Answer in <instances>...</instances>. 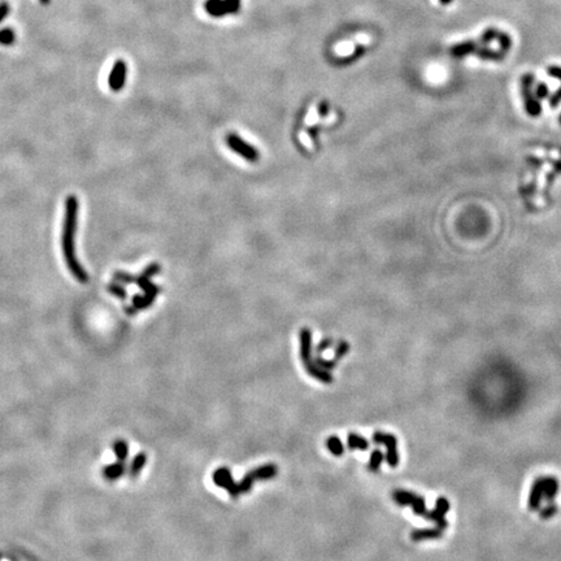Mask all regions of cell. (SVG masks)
Instances as JSON below:
<instances>
[{
	"mask_svg": "<svg viewBox=\"0 0 561 561\" xmlns=\"http://www.w3.org/2000/svg\"><path fill=\"white\" fill-rule=\"evenodd\" d=\"M77 215H78V202L74 195H70L66 199L65 221H64L63 231V248L65 256L66 264L69 266L73 275L82 284H86L88 279L85 269L78 264L74 253V235L77 229Z\"/></svg>",
	"mask_w": 561,
	"mask_h": 561,
	"instance_id": "6da1fadb",
	"label": "cell"
},
{
	"mask_svg": "<svg viewBox=\"0 0 561 561\" xmlns=\"http://www.w3.org/2000/svg\"><path fill=\"white\" fill-rule=\"evenodd\" d=\"M535 81V77L531 73H526L521 77V91H522V98L525 101V108L529 116L538 117L542 112V105L539 100L536 99L535 94L533 92V85Z\"/></svg>",
	"mask_w": 561,
	"mask_h": 561,
	"instance_id": "7a4b0ae2",
	"label": "cell"
},
{
	"mask_svg": "<svg viewBox=\"0 0 561 561\" xmlns=\"http://www.w3.org/2000/svg\"><path fill=\"white\" fill-rule=\"evenodd\" d=\"M213 482H215V485L226 490L233 498H238L239 495H242L239 490V485L234 481L231 472L227 468L222 467L216 470L215 473H213Z\"/></svg>",
	"mask_w": 561,
	"mask_h": 561,
	"instance_id": "3957f363",
	"label": "cell"
},
{
	"mask_svg": "<svg viewBox=\"0 0 561 561\" xmlns=\"http://www.w3.org/2000/svg\"><path fill=\"white\" fill-rule=\"evenodd\" d=\"M373 442L375 443H383L387 447V463L390 464L391 467H396L397 465V451H396V439L395 437L390 434H385V433H374L373 434Z\"/></svg>",
	"mask_w": 561,
	"mask_h": 561,
	"instance_id": "277c9868",
	"label": "cell"
},
{
	"mask_svg": "<svg viewBox=\"0 0 561 561\" xmlns=\"http://www.w3.org/2000/svg\"><path fill=\"white\" fill-rule=\"evenodd\" d=\"M226 142H227V145H229V147H230L233 151H235L237 154L242 155L243 158L247 159V160H249V161L257 160V152H256V150L252 149V147H251L249 145H247L246 142H243L242 139H240L239 136L235 135V134H230V135H227Z\"/></svg>",
	"mask_w": 561,
	"mask_h": 561,
	"instance_id": "5b68a950",
	"label": "cell"
},
{
	"mask_svg": "<svg viewBox=\"0 0 561 561\" xmlns=\"http://www.w3.org/2000/svg\"><path fill=\"white\" fill-rule=\"evenodd\" d=\"M239 7V0H226V2H220V0H211L205 4L207 12H209L213 16H221L227 12H235Z\"/></svg>",
	"mask_w": 561,
	"mask_h": 561,
	"instance_id": "8992f818",
	"label": "cell"
},
{
	"mask_svg": "<svg viewBox=\"0 0 561 561\" xmlns=\"http://www.w3.org/2000/svg\"><path fill=\"white\" fill-rule=\"evenodd\" d=\"M300 356L303 363L312 360V334L308 329L300 331Z\"/></svg>",
	"mask_w": 561,
	"mask_h": 561,
	"instance_id": "52a82bcc",
	"label": "cell"
},
{
	"mask_svg": "<svg viewBox=\"0 0 561 561\" xmlns=\"http://www.w3.org/2000/svg\"><path fill=\"white\" fill-rule=\"evenodd\" d=\"M304 366H306L308 374L311 375V377H313V378L319 379V381L324 382V383H331V382H333V375H331L328 370H325V369H322L321 366L317 365L313 360L304 363Z\"/></svg>",
	"mask_w": 561,
	"mask_h": 561,
	"instance_id": "ba28073f",
	"label": "cell"
},
{
	"mask_svg": "<svg viewBox=\"0 0 561 561\" xmlns=\"http://www.w3.org/2000/svg\"><path fill=\"white\" fill-rule=\"evenodd\" d=\"M478 46V41H465L463 43L454 44L451 50H450V54L454 57H459L460 59V57L468 56V55H473Z\"/></svg>",
	"mask_w": 561,
	"mask_h": 561,
	"instance_id": "9c48e42d",
	"label": "cell"
},
{
	"mask_svg": "<svg viewBox=\"0 0 561 561\" xmlns=\"http://www.w3.org/2000/svg\"><path fill=\"white\" fill-rule=\"evenodd\" d=\"M505 54L507 52H504L503 50H492V48H489L487 46H481L479 44L478 47H477V50L474 51V56L479 57V59H482V60H494V61H498V60H501V59H504L505 57Z\"/></svg>",
	"mask_w": 561,
	"mask_h": 561,
	"instance_id": "30bf717a",
	"label": "cell"
},
{
	"mask_svg": "<svg viewBox=\"0 0 561 561\" xmlns=\"http://www.w3.org/2000/svg\"><path fill=\"white\" fill-rule=\"evenodd\" d=\"M251 472H252L256 481H266V479H271L273 477L277 476L278 469L274 464H266V465H261V467L256 468Z\"/></svg>",
	"mask_w": 561,
	"mask_h": 561,
	"instance_id": "8fae6325",
	"label": "cell"
},
{
	"mask_svg": "<svg viewBox=\"0 0 561 561\" xmlns=\"http://www.w3.org/2000/svg\"><path fill=\"white\" fill-rule=\"evenodd\" d=\"M347 443H348V448L350 450H359V451H366L369 448V442L365 438L360 437L359 434L351 433L348 434L347 438Z\"/></svg>",
	"mask_w": 561,
	"mask_h": 561,
	"instance_id": "7c38bea8",
	"label": "cell"
},
{
	"mask_svg": "<svg viewBox=\"0 0 561 561\" xmlns=\"http://www.w3.org/2000/svg\"><path fill=\"white\" fill-rule=\"evenodd\" d=\"M123 78H125V69H123V65L122 64H118V65L112 69V72H110V78H109V85L112 88H120L121 86H122V82H123Z\"/></svg>",
	"mask_w": 561,
	"mask_h": 561,
	"instance_id": "4fadbf2b",
	"label": "cell"
},
{
	"mask_svg": "<svg viewBox=\"0 0 561 561\" xmlns=\"http://www.w3.org/2000/svg\"><path fill=\"white\" fill-rule=\"evenodd\" d=\"M326 447H328L329 451L334 455V456H342V455L344 454L343 443H342L341 439L338 438V437H335V435L329 437V439L326 441Z\"/></svg>",
	"mask_w": 561,
	"mask_h": 561,
	"instance_id": "5bb4252c",
	"label": "cell"
},
{
	"mask_svg": "<svg viewBox=\"0 0 561 561\" xmlns=\"http://www.w3.org/2000/svg\"><path fill=\"white\" fill-rule=\"evenodd\" d=\"M255 482H256V479H255V477H253L252 472H248L246 476L243 477L242 481L238 483V485H239L240 494H246V492L251 491V489H252V486Z\"/></svg>",
	"mask_w": 561,
	"mask_h": 561,
	"instance_id": "9a60e30c",
	"label": "cell"
},
{
	"mask_svg": "<svg viewBox=\"0 0 561 561\" xmlns=\"http://www.w3.org/2000/svg\"><path fill=\"white\" fill-rule=\"evenodd\" d=\"M498 34H499V30H498V29H494V28L486 29L485 32L482 33V35L479 37L478 43L481 44V46H487V44H489L490 42H492V41H494V39H496V37H498Z\"/></svg>",
	"mask_w": 561,
	"mask_h": 561,
	"instance_id": "2e32d148",
	"label": "cell"
},
{
	"mask_svg": "<svg viewBox=\"0 0 561 561\" xmlns=\"http://www.w3.org/2000/svg\"><path fill=\"white\" fill-rule=\"evenodd\" d=\"M382 461H383V454L379 450L373 451L372 456H370V461H369V469L372 470V472H377L379 469V465H381Z\"/></svg>",
	"mask_w": 561,
	"mask_h": 561,
	"instance_id": "e0dca14e",
	"label": "cell"
},
{
	"mask_svg": "<svg viewBox=\"0 0 561 561\" xmlns=\"http://www.w3.org/2000/svg\"><path fill=\"white\" fill-rule=\"evenodd\" d=\"M496 41H498L499 47H500V50H503V51H504V52H507L508 50H511V47H512V38H511V37H509V35L507 34V33L499 32L498 37H496Z\"/></svg>",
	"mask_w": 561,
	"mask_h": 561,
	"instance_id": "ac0fdd59",
	"label": "cell"
},
{
	"mask_svg": "<svg viewBox=\"0 0 561 561\" xmlns=\"http://www.w3.org/2000/svg\"><path fill=\"white\" fill-rule=\"evenodd\" d=\"M353 50H355V44L352 42H344V43H341L337 46V54L341 55V56L342 55L343 56H348V55L352 54Z\"/></svg>",
	"mask_w": 561,
	"mask_h": 561,
	"instance_id": "d6986e66",
	"label": "cell"
},
{
	"mask_svg": "<svg viewBox=\"0 0 561 561\" xmlns=\"http://www.w3.org/2000/svg\"><path fill=\"white\" fill-rule=\"evenodd\" d=\"M534 94H535V96H536V99H538V100H543V99H545L547 96H548V94H549L548 87H547V85H545V83L540 82L539 85L535 87V91H534Z\"/></svg>",
	"mask_w": 561,
	"mask_h": 561,
	"instance_id": "ffe728a7",
	"label": "cell"
},
{
	"mask_svg": "<svg viewBox=\"0 0 561 561\" xmlns=\"http://www.w3.org/2000/svg\"><path fill=\"white\" fill-rule=\"evenodd\" d=\"M347 351H348V344L346 342H341V343L338 344L337 351H335V360L343 357L347 353Z\"/></svg>",
	"mask_w": 561,
	"mask_h": 561,
	"instance_id": "44dd1931",
	"label": "cell"
},
{
	"mask_svg": "<svg viewBox=\"0 0 561 561\" xmlns=\"http://www.w3.org/2000/svg\"><path fill=\"white\" fill-rule=\"evenodd\" d=\"M315 363L319 366H321L322 369H325V370L333 369L335 366V361H328V360H324L321 359V357H317V359L315 360Z\"/></svg>",
	"mask_w": 561,
	"mask_h": 561,
	"instance_id": "7402d4cb",
	"label": "cell"
},
{
	"mask_svg": "<svg viewBox=\"0 0 561 561\" xmlns=\"http://www.w3.org/2000/svg\"><path fill=\"white\" fill-rule=\"evenodd\" d=\"M560 103H561V87L558 88L555 94H552L551 96H549V105H551L552 108H556Z\"/></svg>",
	"mask_w": 561,
	"mask_h": 561,
	"instance_id": "603a6c76",
	"label": "cell"
},
{
	"mask_svg": "<svg viewBox=\"0 0 561 561\" xmlns=\"http://www.w3.org/2000/svg\"><path fill=\"white\" fill-rule=\"evenodd\" d=\"M547 74H548L549 77H553V78L560 79V81H561V68H560V66H549L548 69H547Z\"/></svg>",
	"mask_w": 561,
	"mask_h": 561,
	"instance_id": "cb8c5ba5",
	"label": "cell"
},
{
	"mask_svg": "<svg viewBox=\"0 0 561 561\" xmlns=\"http://www.w3.org/2000/svg\"><path fill=\"white\" fill-rule=\"evenodd\" d=\"M109 290H110V293L114 294V295H117V297H121V298L125 297V293H123L122 289H121V287H118V286H110V287H109Z\"/></svg>",
	"mask_w": 561,
	"mask_h": 561,
	"instance_id": "d4e9b609",
	"label": "cell"
},
{
	"mask_svg": "<svg viewBox=\"0 0 561 561\" xmlns=\"http://www.w3.org/2000/svg\"><path fill=\"white\" fill-rule=\"evenodd\" d=\"M331 346V341L330 339H326V341H322L321 343H320V346L317 347V352H321V351H325L328 347Z\"/></svg>",
	"mask_w": 561,
	"mask_h": 561,
	"instance_id": "484cf974",
	"label": "cell"
},
{
	"mask_svg": "<svg viewBox=\"0 0 561 561\" xmlns=\"http://www.w3.org/2000/svg\"><path fill=\"white\" fill-rule=\"evenodd\" d=\"M441 2V4H443V6H448V4H451L454 0H439Z\"/></svg>",
	"mask_w": 561,
	"mask_h": 561,
	"instance_id": "4316f807",
	"label": "cell"
},
{
	"mask_svg": "<svg viewBox=\"0 0 561 561\" xmlns=\"http://www.w3.org/2000/svg\"><path fill=\"white\" fill-rule=\"evenodd\" d=\"M560 122H561V116H560Z\"/></svg>",
	"mask_w": 561,
	"mask_h": 561,
	"instance_id": "83f0119b",
	"label": "cell"
}]
</instances>
